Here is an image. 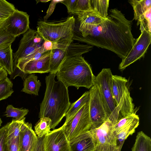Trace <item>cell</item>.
I'll return each instance as SVG.
<instances>
[{
  "instance_id": "1",
  "label": "cell",
  "mask_w": 151,
  "mask_h": 151,
  "mask_svg": "<svg viewBox=\"0 0 151 151\" xmlns=\"http://www.w3.org/2000/svg\"><path fill=\"white\" fill-rule=\"evenodd\" d=\"M132 25V21L127 19L121 11L112 9L102 23L78 36L74 34L73 39L110 50L123 59L135 42L131 32Z\"/></svg>"
},
{
  "instance_id": "2",
  "label": "cell",
  "mask_w": 151,
  "mask_h": 151,
  "mask_svg": "<svg viewBox=\"0 0 151 151\" xmlns=\"http://www.w3.org/2000/svg\"><path fill=\"white\" fill-rule=\"evenodd\" d=\"M55 75L50 73L45 77L46 90L39 114L40 118L51 119V129H53L65 116L71 104L68 88L60 81H55Z\"/></svg>"
},
{
  "instance_id": "3",
  "label": "cell",
  "mask_w": 151,
  "mask_h": 151,
  "mask_svg": "<svg viewBox=\"0 0 151 151\" xmlns=\"http://www.w3.org/2000/svg\"><path fill=\"white\" fill-rule=\"evenodd\" d=\"M55 76L58 81L67 87L73 86L90 89L93 85L96 76L90 65L81 55L66 57Z\"/></svg>"
},
{
  "instance_id": "4",
  "label": "cell",
  "mask_w": 151,
  "mask_h": 151,
  "mask_svg": "<svg viewBox=\"0 0 151 151\" xmlns=\"http://www.w3.org/2000/svg\"><path fill=\"white\" fill-rule=\"evenodd\" d=\"M75 19L73 16L58 23L39 21L37 32L45 40L63 45L73 42Z\"/></svg>"
},
{
  "instance_id": "5",
  "label": "cell",
  "mask_w": 151,
  "mask_h": 151,
  "mask_svg": "<svg viewBox=\"0 0 151 151\" xmlns=\"http://www.w3.org/2000/svg\"><path fill=\"white\" fill-rule=\"evenodd\" d=\"M112 75L110 68H103L96 76L94 83L99 87L105 109L107 120L114 125L118 120L115 116L116 106L111 90Z\"/></svg>"
},
{
  "instance_id": "6",
  "label": "cell",
  "mask_w": 151,
  "mask_h": 151,
  "mask_svg": "<svg viewBox=\"0 0 151 151\" xmlns=\"http://www.w3.org/2000/svg\"><path fill=\"white\" fill-rule=\"evenodd\" d=\"M89 102L84 104L73 116L62 126L69 141L92 127L89 112Z\"/></svg>"
},
{
  "instance_id": "7",
  "label": "cell",
  "mask_w": 151,
  "mask_h": 151,
  "mask_svg": "<svg viewBox=\"0 0 151 151\" xmlns=\"http://www.w3.org/2000/svg\"><path fill=\"white\" fill-rule=\"evenodd\" d=\"M44 42L37 31L29 28L24 34L17 50L13 53L14 69L20 60L41 47Z\"/></svg>"
},
{
  "instance_id": "8",
  "label": "cell",
  "mask_w": 151,
  "mask_h": 151,
  "mask_svg": "<svg viewBox=\"0 0 151 151\" xmlns=\"http://www.w3.org/2000/svg\"><path fill=\"white\" fill-rule=\"evenodd\" d=\"M89 112L91 129L97 128L107 120L105 109L97 85L94 83L89 90Z\"/></svg>"
},
{
  "instance_id": "9",
  "label": "cell",
  "mask_w": 151,
  "mask_h": 151,
  "mask_svg": "<svg viewBox=\"0 0 151 151\" xmlns=\"http://www.w3.org/2000/svg\"><path fill=\"white\" fill-rule=\"evenodd\" d=\"M140 30L141 35L135 40L129 53L122 59L119 65V68L121 70H123L127 67L143 57L151 43V32L144 27Z\"/></svg>"
},
{
  "instance_id": "10",
  "label": "cell",
  "mask_w": 151,
  "mask_h": 151,
  "mask_svg": "<svg viewBox=\"0 0 151 151\" xmlns=\"http://www.w3.org/2000/svg\"><path fill=\"white\" fill-rule=\"evenodd\" d=\"M29 18L26 12L16 9L4 21L3 27L9 35L16 38L29 29Z\"/></svg>"
},
{
  "instance_id": "11",
  "label": "cell",
  "mask_w": 151,
  "mask_h": 151,
  "mask_svg": "<svg viewBox=\"0 0 151 151\" xmlns=\"http://www.w3.org/2000/svg\"><path fill=\"white\" fill-rule=\"evenodd\" d=\"M45 151H70L69 141L62 127L45 135Z\"/></svg>"
},
{
  "instance_id": "12",
  "label": "cell",
  "mask_w": 151,
  "mask_h": 151,
  "mask_svg": "<svg viewBox=\"0 0 151 151\" xmlns=\"http://www.w3.org/2000/svg\"><path fill=\"white\" fill-rule=\"evenodd\" d=\"M114 125L111 122L107 120L99 127L91 129L90 130L96 145L118 146L116 137L113 131Z\"/></svg>"
},
{
  "instance_id": "13",
  "label": "cell",
  "mask_w": 151,
  "mask_h": 151,
  "mask_svg": "<svg viewBox=\"0 0 151 151\" xmlns=\"http://www.w3.org/2000/svg\"><path fill=\"white\" fill-rule=\"evenodd\" d=\"M25 119L24 117L21 120L13 119L9 122L6 138L9 151H19L20 131Z\"/></svg>"
},
{
  "instance_id": "14",
  "label": "cell",
  "mask_w": 151,
  "mask_h": 151,
  "mask_svg": "<svg viewBox=\"0 0 151 151\" xmlns=\"http://www.w3.org/2000/svg\"><path fill=\"white\" fill-rule=\"evenodd\" d=\"M37 139L31 124L24 122L20 131L19 151H34Z\"/></svg>"
},
{
  "instance_id": "15",
  "label": "cell",
  "mask_w": 151,
  "mask_h": 151,
  "mask_svg": "<svg viewBox=\"0 0 151 151\" xmlns=\"http://www.w3.org/2000/svg\"><path fill=\"white\" fill-rule=\"evenodd\" d=\"M69 143L70 151H93L96 146L90 130L79 134Z\"/></svg>"
},
{
  "instance_id": "16",
  "label": "cell",
  "mask_w": 151,
  "mask_h": 151,
  "mask_svg": "<svg viewBox=\"0 0 151 151\" xmlns=\"http://www.w3.org/2000/svg\"><path fill=\"white\" fill-rule=\"evenodd\" d=\"M50 54L51 50L38 59L27 63L24 68V73L27 75L35 73L49 72Z\"/></svg>"
},
{
  "instance_id": "17",
  "label": "cell",
  "mask_w": 151,
  "mask_h": 151,
  "mask_svg": "<svg viewBox=\"0 0 151 151\" xmlns=\"http://www.w3.org/2000/svg\"><path fill=\"white\" fill-rule=\"evenodd\" d=\"M132 101V99L127 87L115 109V116L118 121L134 112V104Z\"/></svg>"
},
{
  "instance_id": "18",
  "label": "cell",
  "mask_w": 151,
  "mask_h": 151,
  "mask_svg": "<svg viewBox=\"0 0 151 151\" xmlns=\"http://www.w3.org/2000/svg\"><path fill=\"white\" fill-rule=\"evenodd\" d=\"M76 14L78 15V19L80 22L79 30L81 33L91 26L101 23L105 19L93 10L79 12Z\"/></svg>"
},
{
  "instance_id": "19",
  "label": "cell",
  "mask_w": 151,
  "mask_h": 151,
  "mask_svg": "<svg viewBox=\"0 0 151 151\" xmlns=\"http://www.w3.org/2000/svg\"><path fill=\"white\" fill-rule=\"evenodd\" d=\"M12 44L0 46V65L11 75L14 67L13 53Z\"/></svg>"
},
{
  "instance_id": "20",
  "label": "cell",
  "mask_w": 151,
  "mask_h": 151,
  "mask_svg": "<svg viewBox=\"0 0 151 151\" xmlns=\"http://www.w3.org/2000/svg\"><path fill=\"white\" fill-rule=\"evenodd\" d=\"M129 3L133 8L134 17L133 20H137V25L142 22L144 19V14L151 7V0H129Z\"/></svg>"
},
{
  "instance_id": "21",
  "label": "cell",
  "mask_w": 151,
  "mask_h": 151,
  "mask_svg": "<svg viewBox=\"0 0 151 151\" xmlns=\"http://www.w3.org/2000/svg\"><path fill=\"white\" fill-rule=\"evenodd\" d=\"M128 80L125 77L117 75H112L111 77V87L113 98L116 106L127 87Z\"/></svg>"
},
{
  "instance_id": "22",
  "label": "cell",
  "mask_w": 151,
  "mask_h": 151,
  "mask_svg": "<svg viewBox=\"0 0 151 151\" xmlns=\"http://www.w3.org/2000/svg\"><path fill=\"white\" fill-rule=\"evenodd\" d=\"M68 46L64 48H55L51 50L50 73H56L61 63L67 57L66 50Z\"/></svg>"
},
{
  "instance_id": "23",
  "label": "cell",
  "mask_w": 151,
  "mask_h": 151,
  "mask_svg": "<svg viewBox=\"0 0 151 151\" xmlns=\"http://www.w3.org/2000/svg\"><path fill=\"white\" fill-rule=\"evenodd\" d=\"M37 78L35 73L29 74L24 80V87L21 91L27 94L38 96L41 83L38 80Z\"/></svg>"
},
{
  "instance_id": "24",
  "label": "cell",
  "mask_w": 151,
  "mask_h": 151,
  "mask_svg": "<svg viewBox=\"0 0 151 151\" xmlns=\"http://www.w3.org/2000/svg\"><path fill=\"white\" fill-rule=\"evenodd\" d=\"M132 151H151V139L142 131L138 132Z\"/></svg>"
},
{
  "instance_id": "25",
  "label": "cell",
  "mask_w": 151,
  "mask_h": 151,
  "mask_svg": "<svg viewBox=\"0 0 151 151\" xmlns=\"http://www.w3.org/2000/svg\"><path fill=\"white\" fill-rule=\"evenodd\" d=\"M139 124V118L135 120L128 126L122 129L115 136L117 146L121 149L125 140L135 131V129Z\"/></svg>"
},
{
  "instance_id": "26",
  "label": "cell",
  "mask_w": 151,
  "mask_h": 151,
  "mask_svg": "<svg viewBox=\"0 0 151 151\" xmlns=\"http://www.w3.org/2000/svg\"><path fill=\"white\" fill-rule=\"evenodd\" d=\"M89 98V91H87L76 101L71 104L65 116V121L73 116L84 104L88 102Z\"/></svg>"
},
{
  "instance_id": "27",
  "label": "cell",
  "mask_w": 151,
  "mask_h": 151,
  "mask_svg": "<svg viewBox=\"0 0 151 151\" xmlns=\"http://www.w3.org/2000/svg\"><path fill=\"white\" fill-rule=\"evenodd\" d=\"M90 2L92 10L103 19L108 17L109 0H90Z\"/></svg>"
},
{
  "instance_id": "28",
  "label": "cell",
  "mask_w": 151,
  "mask_h": 151,
  "mask_svg": "<svg viewBox=\"0 0 151 151\" xmlns=\"http://www.w3.org/2000/svg\"><path fill=\"white\" fill-rule=\"evenodd\" d=\"M93 46L88 45H83L79 43H71L66 50L67 57H70L80 56L91 51Z\"/></svg>"
},
{
  "instance_id": "29",
  "label": "cell",
  "mask_w": 151,
  "mask_h": 151,
  "mask_svg": "<svg viewBox=\"0 0 151 151\" xmlns=\"http://www.w3.org/2000/svg\"><path fill=\"white\" fill-rule=\"evenodd\" d=\"M52 123L50 119L47 117L40 118L34 127L35 132L39 137L45 135L50 132Z\"/></svg>"
},
{
  "instance_id": "30",
  "label": "cell",
  "mask_w": 151,
  "mask_h": 151,
  "mask_svg": "<svg viewBox=\"0 0 151 151\" xmlns=\"http://www.w3.org/2000/svg\"><path fill=\"white\" fill-rule=\"evenodd\" d=\"M139 117L134 112L131 115L120 119L113 126V131L115 135L116 136L122 129Z\"/></svg>"
},
{
  "instance_id": "31",
  "label": "cell",
  "mask_w": 151,
  "mask_h": 151,
  "mask_svg": "<svg viewBox=\"0 0 151 151\" xmlns=\"http://www.w3.org/2000/svg\"><path fill=\"white\" fill-rule=\"evenodd\" d=\"M13 86V83L8 77L0 81V101L11 96L14 92Z\"/></svg>"
},
{
  "instance_id": "32",
  "label": "cell",
  "mask_w": 151,
  "mask_h": 151,
  "mask_svg": "<svg viewBox=\"0 0 151 151\" xmlns=\"http://www.w3.org/2000/svg\"><path fill=\"white\" fill-rule=\"evenodd\" d=\"M29 111L28 109L16 108L12 105H9L6 107L5 115L7 117H13L17 120H21L27 114Z\"/></svg>"
},
{
  "instance_id": "33",
  "label": "cell",
  "mask_w": 151,
  "mask_h": 151,
  "mask_svg": "<svg viewBox=\"0 0 151 151\" xmlns=\"http://www.w3.org/2000/svg\"><path fill=\"white\" fill-rule=\"evenodd\" d=\"M16 9L12 4L5 0H0V20H5Z\"/></svg>"
},
{
  "instance_id": "34",
  "label": "cell",
  "mask_w": 151,
  "mask_h": 151,
  "mask_svg": "<svg viewBox=\"0 0 151 151\" xmlns=\"http://www.w3.org/2000/svg\"><path fill=\"white\" fill-rule=\"evenodd\" d=\"M3 24L0 27V46L12 44L16 38L6 31L3 27Z\"/></svg>"
},
{
  "instance_id": "35",
  "label": "cell",
  "mask_w": 151,
  "mask_h": 151,
  "mask_svg": "<svg viewBox=\"0 0 151 151\" xmlns=\"http://www.w3.org/2000/svg\"><path fill=\"white\" fill-rule=\"evenodd\" d=\"M92 10L90 0H77L75 9V14L80 12H85Z\"/></svg>"
},
{
  "instance_id": "36",
  "label": "cell",
  "mask_w": 151,
  "mask_h": 151,
  "mask_svg": "<svg viewBox=\"0 0 151 151\" xmlns=\"http://www.w3.org/2000/svg\"><path fill=\"white\" fill-rule=\"evenodd\" d=\"M9 122L0 129V151H9L6 143V138Z\"/></svg>"
},
{
  "instance_id": "37",
  "label": "cell",
  "mask_w": 151,
  "mask_h": 151,
  "mask_svg": "<svg viewBox=\"0 0 151 151\" xmlns=\"http://www.w3.org/2000/svg\"><path fill=\"white\" fill-rule=\"evenodd\" d=\"M151 7L145 12L144 19L143 22L140 23V26H143L149 32H151Z\"/></svg>"
},
{
  "instance_id": "38",
  "label": "cell",
  "mask_w": 151,
  "mask_h": 151,
  "mask_svg": "<svg viewBox=\"0 0 151 151\" xmlns=\"http://www.w3.org/2000/svg\"><path fill=\"white\" fill-rule=\"evenodd\" d=\"M76 1L77 0H62L61 3L66 6L69 13L74 14Z\"/></svg>"
},
{
  "instance_id": "39",
  "label": "cell",
  "mask_w": 151,
  "mask_h": 151,
  "mask_svg": "<svg viewBox=\"0 0 151 151\" xmlns=\"http://www.w3.org/2000/svg\"><path fill=\"white\" fill-rule=\"evenodd\" d=\"M62 1V0H53L51 1V2L47 11L46 14L43 17L44 21H46L52 13L56 4L59 2L61 3Z\"/></svg>"
},
{
  "instance_id": "40",
  "label": "cell",
  "mask_w": 151,
  "mask_h": 151,
  "mask_svg": "<svg viewBox=\"0 0 151 151\" xmlns=\"http://www.w3.org/2000/svg\"><path fill=\"white\" fill-rule=\"evenodd\" d=\"M44 136H45L40 137H37V142L34 151H45Z\"/></svg>"
},
{
  "instance_id": "41",
  "label": "cell",
  "mask_w": 151,
  "mask_h": 151,
  "mask_svg": "<svg viewBox=\"0 0 151 151\" xmlns=\"http://www.w3.org/2000/svg\"><path fill=\"white\" fill-rule=\"evenodd\" d=\"M6 71L2 67L0 68V81L7 77Z\"/></svg>"
},
{
  "instance_id": "42",
  "label": "cell",
  "mask_w": 151,
  "mask_h": 151,
  "mask_svg": "<svg viewBox=\"0 0 151 151\" xmlns=\"http://www.w3.org/2000/svg\"><path fill=\"white\" fill-rule=\"evenodd\" d=\"M50 0H40L39 1L42 2H48Z\"/></svg>"
},
{
  "instance_id": "43",
  "label": "cell",
  "mask_w": 151,
  "mask_h": 151,
  "mask_svg": "<svg viewBox=\"0 0 151 151\" xmlns=\"http://www.w3.org/2000/svg\"><path fill=\"white\" fill-rule=\"evenodd\" d=\"M4 21L0 20V27L3 24Z\"/></svg>"
},
{
  "instance_id": "44",
  "label": "cell",
  "mask_w": 151,
  "mask_h": 151,
  "mask_svg": "<svg viewBox=\"0 0 151 151\" xmlns=\"http://www.w3.org/2000/svg\"><path fill=\"white\" fill-rule=\"evenodd\" d=\"M2 123V121L1 119L0 118V129L1 128V124Z\"/></svg>"
},
{
  "instance_id": "45",
  "label": "cell",
  "mask_w": 151,
  "mask_h": 151,
  "mask_svg": "<svg viewBox=\"0 0 151 151\" xmlns=\"http://www.w3.org/2000/svg\"><path fill=\"white\" fill-rule=\"evenodd\" d=\"M93 151H99L97 148L96 146L95 148Z\"/></svg>"
},
{
  "instance_id": "46",
  "label": "cell",
  "mask_w": 151,
  "mask_h": 151,
  "mask_svg": "<svg viewBox=\"0 0 151 151\" xmlns=\"http://www.w3.org/2000/svg\"><path fill=\"white\" fill-rule=\"evenodd\" d=\"M2 68L1 66L0 65V68Z\"/></svg>"
}]
</instances>
